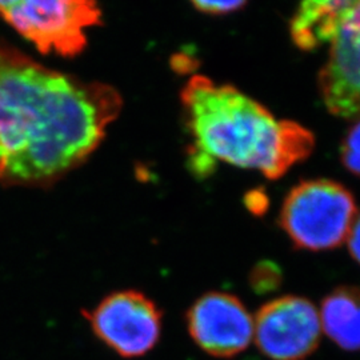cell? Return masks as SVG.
Returning <instances> with one entry per match:
<instances>
[{
	"instance_id": "1",
	"label": "cell",
	"mask_w": 360,
	"mask_h": 360,
	"mask_svg": "<svg viewBox=\"0 0 360 360\" xmlns=\"http://www.w3.org/2000/svg\"><path fill=\"white\" fill-rule=\"evenodd\" d=\"M123 107L117 91L0 44V184L49 187L80 167Z\"/></svg>"
},
{
	"instance_id": "2",
	"label": "cell",
	"mask_w": 360,
	"mask_h": 360,
	"mask_svg": "<svg viewBox=\"0 0 360 360\" xmlns=\"http://www.w3.org/2000/svg\"><path fill=\"white\" fill-rule=\"evenodd\" d=\"M180 102L193 142L187 166L198 178H206L217 162H223L279 179L314 151L309 129L276 120L263 104L231 84L195 75L180 92Z\"/></svg>"
},
{
	"instance_id": "3",
	"label": "cell",
	"mask_w": 360,
	"mask_h": 360,
	"mask_svg": "<svg viewBox=\"0 0 360 360\" xmlns=\"http://www.w3.org/2000/svg\"><path fill=\"white\" fill-rule=\"evenodd\" d=\"M356 203L343 184L330 179L297 183L284 199L279 224L296 248L334 250L347 240Z\"/></svg>"
},
{
	"instance_id": "4",
	"label": "cell",
	"mask_w": 360,
	"mask_h": 360,
	"mask_svg": "<svg viewBox=\"0 0 360 360\" xmlns=\"http://www.w3.org/2000/svg\"><path fill=\"white\" fill-rule=\"evenodd\" d=\"M0 18L41 53L74 58L87 47V31L101 26L98 0H0Z\"/></svg>"
},
{
	"instance_id": "5",
	"label": "cell",
	"mask_w": 360,
	"mask_h": 360,
	"mask_svg": "<svg viewBox=\"0 0 360 360\" xmlns=\"http://www.w3.org/2000/svg\"><path fill=\"white\" fill-rule=\"evenodd\" d=\"M86 316L94 334L123 358L146 355L162 334L160 309L138 291L111 294Z\"/></svg>"
},
{
	"instance_id": "6",
	"label": "cell",
	"mask_w": 360,
	"mask_h": 360,
	"mask_svg": "<svg viewBox=\"0 0 360 360\" xmlns=\"http://www.w3.org/2000/svg\"><path fill=\"white\" fill-rule=\"evenodd\" d=\"M321 336L319 311L300 296L274 299L254 319L257 348L272 360H304L318 348Z\"/></svg>"
},
{
	"instance_id": "7",
	"label": "cell",
	"mask_w": 360,
	"mask_h": 360,
	"mask_svg": "<svg viewBox=\"0 0 360 360\" xmlns=\"http://www.w3.org/2000/svg\"><path fill=\"white\" fill-rule=\"evenodd\" d=\"M193 342L215 358H232L254 338V319L243 302L227 292H207L187 311Z\"/></svg>"
},
{
	"instance_id": "8",
	"label": "cell",
	"mask_w": 360,
	"mask_h": 360,
	"mask_svg": "<svg viewBox=\"0 0 360 360\" xmlns=\"http://www.w3.org/2000/svg\"><path fill=\"white\" fill-rule=\"evenodd\" d=\"M318 87L323 103L338 117L360 116V3L348 13L331 40Z\"/></svg>"
},
{
	"instance_id": "9",
	"label": "cell",
	"mask_w": 360,
	"mask_h": 360,
	"mask_svg": "<svg viewBox=\"0 0 360 360\" xmlns=\"http://www.w3.org/2000/svg\"><path fill=\"white\" fill-rule=\"evenodd\" d=\"M360 0H300L290 22L296 49L315 51L331 43L336 32Z\"/></svg>"
},
{
	"instance_id": "10",
	"label": "cell",
	"mask_w": 360,
	"mask_h": 360,
	"mask_svg": "<svg viewBox=\"0 0 360 360\" xmlns=\"http://www.w3.org/2000/svg\"><path fill=\"white\" fill-rule=\"evenodd\" d=\"M322 330L346 351H360V288L338 287L323 299L319 311Z\"/></svg>"
},
{
	"instance_id": "11",
	"label": "cell",
	"mask_w": 360,
	"mask_h": 360,
	"mask_svg": "<svg viewBox=\"0 0 360 360\" xmlns=\"http://www.w3.org/2000/svg\"><path fill=\"white\" fill-rule=\"evenodd\" d=\"M251 287L259 292H270L282 283V271L272 262H260L251 271Z\"/></svg>"
},
{
	"instance_id": "12",
	"label": "cell",
	"mask_w": 360,
	"mask_h": 360,
	"mask_svg": "<svg viewBox=\"0 0 360 360\" xmlns=\"http://www.w3.org/2000/svg\"><path fill=\"white\" fill-rule=\"evenodd\" d=\"M340 159L347 171L360 178V119L348 129L342 142Z\"/></svg>"
},
{
	"instance_id": "13",
	"label": "cell",
	"mask_w": 360,
	"mask_h": 360,
	"mask_svg": "<svg viewBox=\"0 0 360 360\" xmlns=\"http://www.w3.org/2000/svg\"><path fill=\"white\" fill-rule=\"evenodd\" d=\"M199 13L207 15H229L242 10L248 0H190Z\"/></svg>"
},
{
	"instance_id": "14",
	"label": "cell",
	"mask_w": 360,
	"mask_h": 360,
	"mask_svg": "<svg viewBox=\"0 0 360 360\" xmlns=\"http://www.w3.org/2000/svg\"><path fill=\"white\" fill-rule=\"evenodd\" d=\"M347 240L349 254L360 266V214L354 220Z\"/></svg>"
},
{
	"instance_id": "15",
	"label": "cell",
	"mask_w": 360,
	"mask_h": 360,
	"mask_svg": "<svg viewBox=\"0 0 360 360\" xmlns=\"http://www.w3.org/2000/svg\"><path fill=\"white\" fill-rule=\"evenodd\" d=\"M248 202H247V206L251 210V212L254 214H263L267 208V200H266V196L262 195V193H252L251 195H248Z\"/></svg>"
}]
</instances>
